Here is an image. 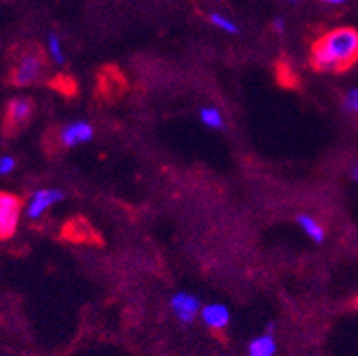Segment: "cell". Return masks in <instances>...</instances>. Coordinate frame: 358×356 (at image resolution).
Instances as JSON below:
<instances>
[{
	"label": "cell",
	"mask_w": 358,
	"mask_h": 356,
	"mask_svg": "<svg viewBox=\"0 0 358 356\" xmlns=\"http://www.w3.org/2000/svg\"><path fill=\"white\" fill-rule=\"evenodd\" d=\"M358 61V31L338 27L327 32L312 47L310 63L323 73H338Z\"/></svg>",
	"instance_id": "obj_1"
},
{
	"label": "cell",
	"mask_w": 358,
	"mask_h": 356,
	"mask_svg": "<svg viewBox=\"0 0 358 356\" xmlns=\"http://www.w3.org/2000/svg\"><path fill=\"white\" fill-rule=\"evenodd\" d=\"M45 66H47V61L40 48L25 50L16 59V64L11 71V84L16 87L32 86L43 77Z\"/></svg>",
	"instance_id": "obj_2"
},
{
	"label": "cell",
	"mask_w": 358,
	"mask_h": 356,
	"mask_svg": "<svg viewBox=\"0 0 358 356\" xmlns=\"http://www.w3.org/2000/svg\"><path fill=\"white\" fill-rule=\"evenodd\" d=\"M22 200L11 192H0V241L13 237L20 223Z\"/></svg>",
	"instance_id": "obj_3"
},
{
	"label": "cell",
	"mask_w": 358,
	"mask_h": 356,
	"mask_svg": "<svg viewBox=\"0 0 358 356\" xmlns=\"http://www.w3.org/2000/svg\"><path fill=\"white\" fill-rule=\"evenodd\" d=\"M32 111H34V104L29 98H13L11 102L6 107L4 116V134L13 137L15 134L20 132L29 120L32 118Z\"/></svg>",
	"instance_id": "obj_4"
},
{
	"label": "cell",
	"mask_w": 358,
	"mask_h": 356,
	"mask_svg": "<svg viewBox=\"0 0 358 356\" xmlns=\"http://www.w3.org/2000/svg\"><path fill=\"white\" fill-rule=\"evenodd\" d=\"M63 200L64 192L61 189H40V191L32 192L31 200L27 201V207H25V214L29 220H40L45 211Z\"/></svg>",
	"instance_id": "obj_5"
},
{
	"label": "cell",
	"mask_w": 358,
	"mask_h": 356,
	"mask_svg": "<svg viewBox=\"0 0 358 356\" xmlns=\"http://www.w3.org/2000/svg\"><path fill=\"white\" fill-rule=\"evenodd\" d=\"M169 308L175 313V318L182 322V325H191L200 313L201 305L200 299L193 294L187 292H177L169 299Z\"/></svg>",
	"instance_id": "obj_6"
},
{
	"label": "cell",
	"mask_w": 358,
	"mask_h": 356,
	"mask_svg": "<svg viewBox=\"0 0 358 356\" xmlns=\"http://www.w3.org/2000/svg\"><path fill=\"white\" fill-rule=\"evenodd\" d=\"M95 136V129L90 125L87 122H73L70 125L63 127L59 134L61 145L64 148H73V146L84 145V143H90Z\"/></svg>",
	"instance_id": "obj_7"
},
{
	"label": "cell",
	"mask_w": 358,
	"mask_h": 356,
	"mask_svg": "<svg viewBox=\"0 0 358 356\" xmlns=\"http://www.w3.org/2000/svg\"><path fill=\"white\" fill-rule=\"evenodd\" d=\"M200 315L205 326L213 332H223L230 322V310L223 303H210V305L201 306Z\"/></svg>",
	"instance_id": "obj_8"
},
{
	"label": "cell",
	"mask_w": 358,
	"mask_h": 356,
	"mask_svg": "<svg viewBox=\"0 0 358 356\" xmlns=\"http://www.w3.org/2000/svg\"><path fill=\"white\" fill-rule=\"evenodd\" d=\"M276 349H278V346H276V341H275V333L266 332L250 342L248 355L250 356H275Z\"/></svg>",
	"instance_id": "obj_9"
},
{
	"label": "cell",
	"mask_w": 358,
	"mask_h": 356,
	"mask_svg": "<svg viewBox=\"0 0 358 356\" xmlns=\"http://www.w3.org/2000/svg\"><path fill=\"white\" fill-rule=\"evenodd\" d=\"M296 223H298L299 228L305 232V235H307L308 239L314 241L315 244L324 243L327 232H324V227L319 223L315 218H312V215L308 214H299L298 218H296Z\"/></svg>",
	"instance_id": "obj_10"
},
{
	"label": "cell",
	"mask_w": 358,
	"mask_h": 356,
	"mask_svg": "<svg viewBox=\"0 0 358 356\" xmlns=\"http://www.w3.org/2000/svg\"><path fill=\"white\" fill-rule=\"evenodd\" d=\"M200 120L205 127H209V129L214 130L223 129L224 125L223 116H221V113L216 107H203V109L200 111Z\"/></svg>",
	"instance_id": "obj_11"
},
{
	"label": "cell",
	"mask_w": 358,
	"mask_h": 356,
	"mask_svg": "<svg viewBox=\"0 0 358 356\" xmlns=\"http://www.w3.org/2000/svg\"><path fill=\"white\" fill-rule=\"evenodd\" d=\"M209 22L214 27L220 29V31L227 32V34H239V27H237L236 22H232V20L227 18V16L220 15V13H213V15L209 16Z\"/></svg>",
	"instance_id": "obj_12"
},
{
	"label": "cell",
	"mask_w": 358,
	"mask_h": 356,
	"mask_svg": "<svg viewBox=\"0 0 358 356\" xmlns=\"http://www.w3.org/2000/svg\"><path fill=\"white\" fill-rule=\"evenodd\" d=\"M48 55L54 61L55 64H63L64 63V52H63V45H61V39L57 38V34H48Z\"/></svg>",
	"instance_id": "obj_13"
},
{
	"label": "cell",
	"mask_w": 358,
	"mask_h": 356,
	"mask_svg": "<svg viewBox=\"0 0 358 356\" xmlns=\"http://www.w3.org/2000/svg\"><path fill=\"white\" fill-rule=\"evenodd\" d=\"M343 107L346 113L358 114V90H350L343 100Z\"/></svg>",
	"instance_id": "obj_14"
},
{
	"label": "cell",
	"mask_w": 358,
	"mask_h": 356,
	"mask_svg": "<svg viewBox=\"0 0 358 356\" xmlns=\"http://www.w3.org/2000/svg\"><path fill=\"white\" fill-rule=\"evenodd\" d=\"M15 166H16V161L11 155L0 157V175H9V173L15 169Z\"/></svg>",
	"instance_id": "obj_15"
},
{
	"label": "cell",
	"mask_w": 358,
	"mask_h": 356,
	"mask_svg": "<svg viewBox=\"0 0 358 356\" xmlns=\"http://www.w3.org/2000/svg\"><path fill=\"white\" fill-rule=\"evenodd\" d=\"M273 29H275V32H278V34H284V32H285V20L284 18H275V22H273Z\"/></svg>",
	"instance_id": "obj_16"
},
{
	"label": "cell",
	"mask_w": 358,
	"mask_h": 356,
	"mask_svg": "<svg viewBox=\"0 0 358 356\" xmlns=\"http://www.w3.org/2000/svg\"><path fill=\"white\" fill-rule=\"evenodd\" d=\"M321 2H324V4H330V6H341V4H344L346 0H321Z\"/></svg>",
	"instance_id": "obj_17"
},
{
	"label": "cell",
	"mask_w": 358,
	"mask_h": 356,
	"mask_svg": "<svg viewBox=\"0 0 358 356\" xmlns=\"http://www.w3.org/2000/svg\"><path fill=\"white\" fill-rule=\"evenodd\" d=\"M353 178H355V180L358 182V166H357V168L353 169Z\"/></svg>",
	"instance_id": "obj_18"
},
{
	"label": "cell",
	"mask_w": 358,
	"mask_h": 356,
	"mask_svg": "<svg viewBox=\"0 0 358 356\" xmlns=\"http://www.w3.org/2000/svg\"><path fill=\"white\" fill-rule=\"evenodd\" d=\"M291 2H299V0H291Z\"/></svg>",
	"instance_id": "obj_19"
}]
</instances>
